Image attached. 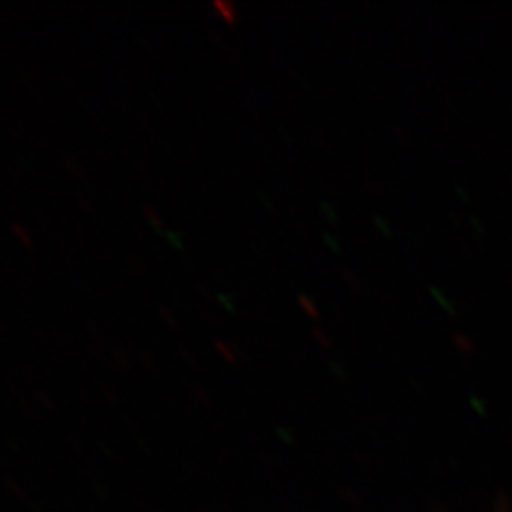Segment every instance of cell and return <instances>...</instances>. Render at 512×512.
<instances>
[{"label":"cell","mask_w":512,"mask_h":512,"mask_svg":"<svg viewBox=\"0 0 512 512\" xmlns=\"http://www.w3.org/2000/svg\"><path fill=\"white\" fill-rule=\"evenodd\" d=\"M216 7H218L220 11H224V13H227V18H229V20H235V15L231 13V9H233V7H231L229 3H220V0H218V3H216Z\"/></svg>","instance_id":"cell-1"}]
</instances>
